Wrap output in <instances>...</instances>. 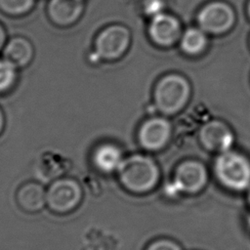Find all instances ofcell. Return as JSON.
<instances>
[{"label": "cell", "instance_id": "obj_17", "mask_svg": "<svg viewBox=\"0 0 250 250\" xmlns=\"http://www.w3.org/2000/svg\"><path fill=\"white\" fill-rule=\"evenodd\" d=\"M35 0H0V9L13 16L23 15L31 10Z\"/></svg>", "mask_w": 250, "mask_h": 250}, {"label": "cell", "instance_id": "obj_15", "mask_svg": "<svg viewBox=\"0 0 250 250\" xmlns=\"http://www.w3.org/2000/svg\"><path fill=\"white\" fill-rule=\"evenodd\" d=\"M206 45V36L201 29L189 28L188 29L181 41L182 49L188 54H197L203 50Z\"/></svg>", "mask_w": 250, "mask_h": 250}, {"label": "cell", "instance_id": "obj_4", "mask_svg": "<svg viewBox=\"0 0 250 250\" xmlns=\"http://www.w3.org/2000/svg\"><path fill=\"white\" fill-rule=\"evenodd\" d=\"M131 41V34L127 27L119 24L109 25L104 28L95 40L93 60L114 61L119 59L127 51Z\"/></svg>", "mask_w": 250, "mask_h": 250}, {"label": "cell", "instance_id": "obj_18", "mask_svg": "<svg viewBox=\"0 0 250 250\" xmlns=\"http://www.w3.org/2000/svg\"><path fill=\"white\" fill-rule=\"evenodd\" d=\"M143 9L145 14L152 19L164 13V2L163 0H145Z\"/></svg>", "mask_w": 250, "mask_h": 250}, {"label": "cell", "instance_id": "obj_7", "mask_svg": "<svg viewBox=\"0 0 250 250\" xmlns=\"http://www.w3.org/2000/svg\"><path fill=\"white\" fill-rule=\"evenodd\" d=\"M234 14L231 8L220 2L208 4L198 15V23L202 30L211 33L227 31L233 23Z\"/></svg>", "mask_w": 250, "mask_h": 250}, {"label": "cell", "instance_id": "obj_16", "mask_svg": "<svg viewBox=\"0 0 250 250\" xmlns=\"http://www.w3.org/2000/svg\"><path fill=\"white\" fill-rule=\"evenodd\" d=\"M17 80V67L5 60H0V93L10 90Z\"/></svg>", "mask_w": 250, "mask_h": 250}, {"label": "cell", "instance_id": "obj_3", "mask_svg": "<svg viewBox=\"0 0 250 250\" xmlns=\"http://www.w3.org/2000/svg\"><path fill=\"white\" fill-rule=\"evenodd\" d=\"M188 95V81L178 74H169L157 83L154 90V102L161 112L172 114L184 106Z\"/></svg>", "mask_w": 250, "mask_h": 250}, {"label": "cell", "instance_id": "obj_1", "mask_svg": "<svg viewBox=\"0 0 250 250\" xmlns=\"http://www.w3.org/2000/svg\"><path fill=\"white\" fill-rule=\"evenodd\" d=\"M117 173L122 186L134 193L151 190L159 180L157 164L144 154H133L124 158Z\"/></svg>", "mask_w": 250, "mask_h": 250}, {"label": "cell", "instance_id": "obj_21", "mask_svg": "<svg viewBox=\"0 0 250 250\" xmlns=\"http://www.w3.org/2000/svg\"><path fill=\"white\" fill-rule=\"evenodd\" d=\"M3 128H4V115H3V112L0 108V134L3 130Z\"/></svg>", "mask_w": 250, "mask_h": 250}, {"label": "cell", "instance_id": "obj_9", "mask_svg": "<svg viewBox=\"0 0 250 250\" xmlns=\"http://www.w3.org/2000/svg\"><path fill=\"white\" fill-rule=\"evenodd\" d=\"M200 140L206 148L222 153L229 150L233 144V135L225 123L213 120L202 127Z\"/></svg>", "mask_w": 250, "mask_h": 250}, {"label": "cell", "instance_id": "obj_19", "mask_svg": "<svg viewBox=\"0 0 250 250\" xmlns=\"http://www.w3.org/2000/svg\"><path fill=\"white\" fill-rule=\"evenodd\" d=\"M146 250H182V249L173 240L158 239V240L151 242Z\"/></svg>", "mask_w": 250, "mask_h": 250}, {"label": "cell", "instance_id": "obj_22", "mask_svg": "<svg viewBox=\"0 0 250 250\" xmlns=\"http://www.w3.org/2000/svg\"><path fill=\"white\" fill-rule=\"evenodd\" d=\"M248 202L250 204V190H249V193H248Z\"/></svg>", "mask_w": 250, "mask_h": 250}, {"label": "cell", "instance_id": "obj_10", "mask_svg": "<svg viewBox=\"0 0 250 250\" xmlns=\"http://www.w3.org/2000/svg\"><path fill=\"white\" fill-rule=\"evenodd\" d=\"M180 23L174 17L162 13L151 19L148 34L151 40L160 46H170L180 36Z\"/></svg>", "mask_w": 250, "mask_h": 250}, {"label": "cell", "instance_id": "obj_23", "mask_svg": "<svg viewBox=\"0 0 250 250\" xmlns=\"http://www.w3.org/2000/svg\"><path fill=\"white\" fill-rule=\"evenodd\" d=\"M248 12H249V16H250V3H249V6H248Z\"/></svg>", "mask_w": 250, "mask_h": 250}, {"label": "cell", "instance_id": "obj_12", "mask_svg": "<svg viewBox=\"0 0 250 250\" xmlns=\"http://www.w3.org/2000/svg\"><path fill=\"white\" fill-rule=\"evenodd\" d=\"M124 158L119 146L109 143L100 145L93 153L94 165L103 173L118 171Z\"/></svg>", "mask_w": 250, "mask_h": 250}, {"label": "cell", "instance_id": "obj_6", "mask_svg": "<svg viewBox=\"0 0 250 250\" xmlns=\"http://www.w3.org/2000/svg\"><path fill=\"white\" fill-rule=\"evenodd\" d=\"M47 205L57 213H66L75 209L82 199L80 185L71 178L56 180L48 188Z\"/></svg>", "mask_w": 250, "mask_h": 250}, {"label": "cell", "instance_id": "obj_14", "mask_svg": "<svg viewBox=\"0 0 250 250\" xmlns=\"http://www.w3.org/2000/svg\"><path fill=\"white\" fill-rule=\"evenodd\" d=\"M33 57L31 43L23 37H14L5 44L3 58L13 63L17 68L23 67L30 62Z\"/></svg>", "mask_w": 250, "mask_h": 250}, {"label": "cell", "instance_id": "obj_8", "mask_svg": "<svg viewBox=\"0 0 250 250\" xmlns=\"http://www.w3.org/2000/svg\"><path fill=\"white\" fill-rule=\"evenodd\" d=\"M171 125L163 117H152L143 123L139 130V142L147 150H158L168 142Z\"/></svg>", "mask_w": 250, "mask_h": 250}, {"label": "cell", "instance_id": "obj_5", "mask_svg": "<svg viewBox=\"0 0 250 250\" xmlns=\"http://www.w3.org/2000/svg\"><path fill=\"white\" fill-rule=\"evenodd\" d=\"M206 182L207 172L200 162L185 161L177 167L174 180L166 186V193H196L204 188Z\"/></svg>", "mask_w": 250, "mask_h": 250}, {"label": "cell", "instance_id": "obj_13", "mask_svg": "<svg viewBox=\"0 0 250 250\" xmlns=\"http://www.w3.org/2000/svg\"><path fill=\"white\" fill-rule=\"evenodd\" d=\"M17 201L24 211L38 212L47 204V193L40 184L27 183L19 188Z\"/></svg>", "mask_w": 250, "mask_h": 250}, {"label": "cell", "instance_id": "obj_2", "mask_svg": "<svg viewBox=\"0 0 250 250\" xmlns=\"http://www.w3.org/2000/svg\"><path fill=\"white\" fill-rule=\"evenodd\" d=\"M214 171L219 182L229 189L241 191L250 187V161L238 152H222L215 161Z\"/></svg>", "mask_w": 250, "mask_h": 250}, {"label": "cell", "instance_id": "obj_20", "mask_svg": "<svg viewBox=\"0 0 250 250\" xmlns=\"http://www.w3.org/2000/svg\"><path fill=\"white\" fill-rule=\"evenodd\" d=\"M5 42H6V33L2 25L0 24V50L4 47Z\"/></svg>", "mask_w": 250, "mask_h": 250}, {"label": "cell", "instance_id": "obj_11", "mask_svg": "<svg viewBox=\"0 0 250 250\" xmlns=\"http://www.w3.org/2000/svg\"><path fill=\"white\" fill-rule=\"evenodd\" d=\"M83 9V0H50L48 15L56 24L66 26L80 18Z\"/></svg>", "mask_w": 250, "mask_h": 250}]
</instances>
